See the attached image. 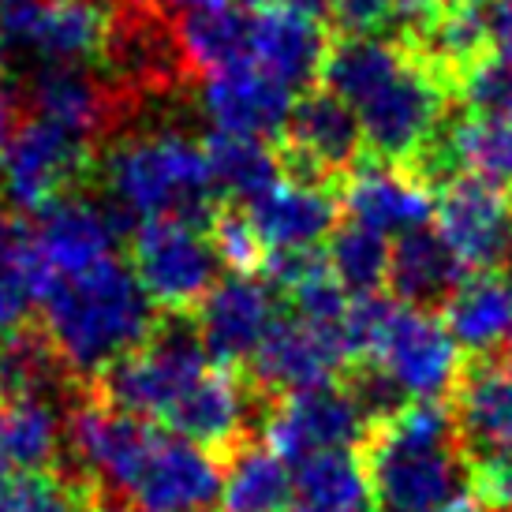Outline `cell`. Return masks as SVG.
Wrapping results in <instances>:
<instances>
[{"label": "cell", "instance_id": "7", "mask_svg": "<svg viewBox=\"0 0 512 512\" xmlns=\"http://www.w3.org/2000/svg\"><path fill=\"white\" fill-rule=\"evenodd\" d=\"M98 146L49 124L42 116L23 120L0 154V202L15 214H42L53 202L79 195L98 172Z\"/></svg>", "mask_w": 512, "mask_h": 512}, {"label": "cell", "instance_id": "19", "mask_svg": "<svg viewBox=\"0 0 512 512\" xmlns=\"http://www.w3.org/2000/svg\"><path fill=\"white\" fill-rule=\"evenodd\" d=\"M247 214L258 228V240L266 251H299V247H318L329 240L344 221L341 191L318 184H299V180H277L270 191L258 199L243 202Z\"/></svg>", "mask_w": 512, "mask_h": 512}, {"label": "cell", "instance_id": "9", "mask_svg": "<svg viewBox=\"0 0 512 512\" xmlns=\"http://www.w3.org/2000/svg\"><path fill=\"white\" fill-rule=\"evenodd\" d=\"M277 154L288 180L341 191L344 180L367 161V139L348 101L326 86H311L292 101Z\"/></svg>", "mask_w": 512, "mask_h": 512}, {"label": "cell", "instance_id": "39", "mask_svg": "<svg viewBox=\"0 0 512 512\" xmlns=\"http://www.w3.org/2000/svg\"><path fill=\"white\" fill-rule=\"evenodd\" d=\"M165 12H195V8H214V4H228V0H157Z\"/></svg>", "mask_w": 512, "mask_h": 512}, {"label": "cell", "instance_id": "12", "mask_svg": "<svg viewBox=\"0 0 512 512\" xmlns=\"http://www.w3.org/2000/svg\"><path fill=\"white\" fill-rule=\"evenodd\" d=\"M247 378L266 400H277L285 393H299L311 385H326L341 378L352 367L348 348L341 337V322H311L303 314L288 311L281 314L266 341L258 344V352L247 363Z\"/></svg>", "mask_w": 512, "mask_h": 512}, {"label": "cell", "instance_id": "34", "mask_svg": "<svg viewBox=\"0 0 512 512\" xmlns=\"http://www.w3.org/2000/svg\"><path fill=\"white\" fill-rule=\"evenodd\" d=\"M460 105L471 113L501 116L512 128V53H490L475 72L460 83Z\"/></svg>", "mask_w": 512, "mask_h": 512}, {"label": "cell", "instance_id": "24", "mask_svg": "<svg viewBox=\"0 0 512 512\" xmlns=\"http://www.w3.org/2000/svg\"><path fill=\"white\" fill-rule=\"evenodd\" d=\"M441 318L456 344L468 348V356L512 344V270L468 273V281L445 303Z\"/></svg>", "mask_w": 512, "mask_h": 512}, {"label": "cell", "instance_id": "4", "mask_svg": "<svg viewBox=\"0 0 512 512\" xmlns=\"http://www.w3.org/2000/svg\"><path fill=\"white\" fill-rule=\"evenodd\" d=\"M101 184L124 217H184L210 228L221 187L214 180L206 143L176 128H154L113 139L101 161Z\"/></svg>", "mask_w": 512, "mask_h": 512}, {"label": "cell", "instance_id": "10", "mask_svg": "<svg viewBox=\"0 0 512 512\" xmlns=\"http://www.w3.org/2000/svg\"><path fill=\"white\" fill-rule=\"evenodd\" d=\"M367 415L341 382L311 385L270 400L262 419V441L292 468L322 453H356L367 438Z\"/></svg>", "mask_w": 512, "mask_h": 512}, {"label": "cell", "instance_id": "22", "mask_svg": "<svg viewBox=\"0 0 512 512\" xmlns=\"http://www.w3.org/2000/svg\"><path fill=\"white\" fill-rule=\"evenodd\" d=\"M202 113L210 116L214 131L281 139L292 113V90L258 72L255 64H240L202 83Z\"/></svg>", "mask_w": 512, "mask_h": 512}, {"label": "cell", "instance_id": "38", "mask_svg": "<svg viewBox=\"0 0 512 512\" xmlns=\"http://www.w3.org/2000/svg\"><path fill=\"white\" fill-rule=\"evenodd\" d=\"M438 512H501V509H494V505H486L479 494H464V498H456V501H449L445 509H438Z\"/></svg>", "mask_w": 512, "mask_h": 512}, {"label": "cell", "instance_id": "36", "mask_svg": "<svg viewBox=\"0 0 512 512\" xmlns=\"http://www.w3.org/2000/svg\"><path fill=\"white\" fill-rule=\"evenodd\" d=\"M243 4H251V8H266V4H281V8H296V12H311V15H329L333 12V4L337 0H243Z\"/></svg>", "mask_w": 512, "mask_h": 512}, {"label": "cell", "instance_id": "32", "mask_svg": "<svg viewBox=\"0 0 512 512\" xmlns=\"http://www.w3.org/2000/svg\"><path fill=\"white\" fill-rule=\"evenodd\" d=\"M38 307V266L30 255L27 225L12 221L0 240V337L30 326Z\"/></svg>", "mask_w": 512, "mask_h": 512}, {"label": "cell", "instance_id": "27", "mask_svg": "<svg viewBox=\"0 0 512 512\" xmlns=\"http://www.w3.org/2000/svg\"><path fill=\"white\" fill-rule=\"evenodd\" d=\"M445 146L456 176L471 172L498 187H512V128L501 116L471 113L456 105L445 124Z\"/></svg>", "mask_w": 512, "mask_h": 512}, {"label": "cell", "instance_id": "1", "mask_svg": "<svg viewBox=\"0 0 512 512\" xmlns=\"http://www.w3.org/2000/svg\"><path fill=\"white\" fill-rule=\"evenodd\" d=\"M322 86L356 109L370 161L408 172L460 105L453 86L412 45L393 38L333 34Z\"/></svg>", "mask_w": 512, "mask_h": 512}, {"label": "cell", "instance_id": "15", "mask_svg": "<svg viewBox=\"0 0 512 512\" xmlns=\"http://www.w3.org/2000/svg\"><path fill=\"white\" fill-rule=\"evenodd\" d=\"M277 318V288L255 273H232L202 299L195 326L217 367L240 370L251 363Z\"/></svg>", "mask_w": 512, "mask_h": 512}, {"label": "cell", "instance_id": "6", "mask_svg": "<svg viewBox=\"0 0 512 512\" xmlns=\"http://www.w3.org/2000/svg\"><path fill=\"white\" fill-rule=\"evenodd\" d=\"M214 367L191 314H161L150 341L116 359L90 382V393L116 412L161 423L187 385Z\"/></svg>", "mask_w": 512, "mask_h": 512}, {"label": "cell", "instance_id": "3", "mask_svg": "<svg viewBox=\"0 0 512 512\" xmlns=\"http://www.w3.org/2000/svg\"><path fill=\"white\" fill-rule=\"evenodd\" d=\"M38 307L60 359L86 385L109 363L150 341L157 329L154 299L116 255L83 273L42 281Z\"/></svg>", "mask_w": 512, "mask_h": 512}, {"label": "cell", "instance_id": "18", "mask_svg": "<svg viewBox=\"0 0 512 512\" xmlns=\"http://www.w3.org/2000/svg\"><path fill=\"white\" fill-rule=\"evenodd\" d=\"M434 187L423 184L415 172L382 165V161H363L341 184L344 217L359 225L374 228L382 236L408 232V228L430 225L434 221Z\"/></svg>", "mask_w": 512, "mask_h": 512}, {"label": "cell", "instance_id": "13", "mask_svg": "<svg viewBox=\"0 0 512 512\" xmlns=\"http://www.w3.org/2000/svg\"><path fill=\"white\" fill-rule=\"evenodd\" d=\"M131 217H124L113 202L101 206L83 195L53 202L49 210L34 214L27 228L30 255L38 266V292L49 277H68L98 266L105 258H113L116 236L128 232Z\"/></svg>", "mask_w": 512, "mask_h": 512}, {"label": "cell", "instance_id": "2", "mask_svg": "<svg viewBox=\"0 0 512 512\" xmlns=\"http://www.w3.org/2000/svg\"><path fill=\"white\" fill-rule=\"evenodd\" d=\"M374 512H438L471 490V468L449 400L415 397L370 423L359 441Z\"/></svg>", "mask_w": 512, "mask_h": 512}, {"label": "cell", "instance_id": "26", "mask_svg": "<svg viewBox=\"0 0 512 512\" xmlns=\"http://www.w3.org/2000/svg\"><path fill=\"white\" fill-rule=\"evenodd\" d=\"M64 441V412L53 397L0 400V460L19 471H53Z\"/></svg>", "mask_w": 512, "mask_h": 512}, {"label": "cell", "instance_id": "41", "mask_svg": "<svg viewBox=\"0 0 512 512\" xmlns=\"http://www.w3.org/2000/svg\"><path fill=\"white\" fill-rule=\"evenodd\" d=\"M8 225H12V221H8V217H0V240H4V232H8Z\"/></svg>", "mask_w": 512, "mask_h": 512}, {"label": "cell", "instance_id": "16", "mask_svg": "<svg viewBox=\"0 0 512 512\" xmlns=\"http://www.w3.org/2000/svg\"><path fill=\"white\" fill-rule=\"evenodd\" d=\"M445 400L468 460L512 445V344L471 352Z\"/></svg>", "mask_w": 512, "mask_h": 512}, {"label": "cell", "instance_id": "14", "mask_svg": "<svg viewBox=\"0 0 512 512\" xmlns=\"http://www.w3.org/2000/svg\"><path fill=\"white\" fill-rule=\"evenodd\" d=\"M370 363H382L408 397L445 400L460 374V344L449 333L445 318L430 311H415L397 303L385 326V337Z\"/></svg>", "mask_w": 512, "mask_h": 512}, {"label": "cell", "instance_id": "25", "mask_svg": "<svg viewBox=\"0 0 512 512\" xmlns=\"http://www.w3.org/2000/svg\"><path fill=\"white\" fill-rule=\"evenodd\" d=\"M292 464L266 441H243L225 464L221 512H288L296 501Z\"/></svg>", "mask_w": 512, "mask_h": 512}, {"label": "cell", "instance_id": "21", "mask_svg": "<svg viewBox=\"0 0 512 512\" xmlns=\"http://www.w3.org/2000/svg\"><path fill=\"white\" fill-rule=\"evenodd\" d=\"M116 30V0H42L23 49L45 64H105Z\"/></svg>", "mask_w": 512, "mask_h": 512}, {"label": "cell", "instance_id": "11", "mask_svg": "<svg viewBox=\"0 0 512 512\" xmlns=\"http://www.w3.org/2000/svg\"><path fill=\"white\" fill-rule=\"evenodd\" d=\"M434 228L453 247L468 273L512 270V199L509 187H498L460 172L438 187Z\"/></svg>", "mask_w": 512, "mask_h": 512}, {"label": "cell", "instance_id": "17", "mask_svg": "<svg viewBox=\"0 0 512 512\" xmlns=\"http://www.w3.org/2000/svg\"><path fill=\"white\" fill-rule=\"evenodd\" d=\"M333 30L322 27V19L311 12L266 4L255 8L251 19V64L258 72H266L281 86L311 90L314 79H322Z\"/></svg>", "mask_w": 512, "mask_h": 512}, {"label": "cell", "instance_id": "30", "mask_svg": "<svg viewBox=\"0 0 512 512\" xmlns=\"http://www.w3.org/2000/svg\"><path fill=\"white\" fill-rule=\"evenodd\" d=\"M94 486L83 475L19 471L0 460V512H90Z\"/></svg>", "mask_w": 512, "mask_h": 512}, {"label": "cell", "instance_id": "29", "mask_svg": "<svg viewBox=\"0 0 512 512\" xmlns=\"http://www.w3.org/2000/svg\"><path fill=\"white\" fill-rule=\"evenodd\" d=\"M206 157L221 195L232 202H251L262 191H270L277 180H285L281 154L266 139L255 135H232V131H214L206 139Z\"/></svg>", "mask_w": 512, "mask_h": 512}, {"label": "cell", "instance_id": "5", "mask_svg": "<svg viewBox=\"0 0 512 512\" xmlns=\"http://www.w3.org/2000/svg\"><path fill=\"white\" fill-rule=\"evenodd\" d=\"M120 434L98 494L128 498L154 512H214L225 486V460L195 441L131 419Z\"/></svg>", "mask_w": 512, "mask_h": 512}, {"label": "cell", "instance_id": "35", "mask_svg": "<svg viewBox=\"0 0 512 512\" xmlns=\"http://www.w3.org/2000/svg\"><path fill=\"white\" fill-rule=\"evenodd\" d=\"M19 131V94L8 83H0V154Z\"/></svg>", "mask_w": 512, "mask_h": 512}, {"label": "cell", "instance_id": "37", "mask_svg": "<svg viewBox=\"0 0 512 512\" xmlns=\"http://www.w3.org/2000/svg\"><path fill=\"white\" fill-rule=\"evenodd\" d=\"M90 512H154V509H143V505H135V501H124V498H116V494H98V490H94V509Z\"/></svg>", "mask_w": 512, "mask_h": 512}, {"label": "cell", "instance_id": "28", "mask_svg": "<svg viewBox=\"0 0 512 512\" xmlns=\"http://www.w3.org/2000/svg\"><path fill=\"white\" fill-rule=\"evenodd\" d=\"M288 512H374L367 471L356 453H322L296 468V501Z\"/></svg>", "mask_w": 512, "mask_h": 512}, {"label": "cell", "instance_id": "33", "mask_svg": "<svg viewBox=\"0 0 512 512\" xmlns=\"http://www.w3.org/2000/svg\"><path fill=\"white\" fill-rule=\"evenodd\" d=\"M210 240L232 273H258L266 262V243L258 240V228L247 214V206L221 202L210 221Z\"/></svg>", "mask_w": 512, "mask_h": 512}, {"label": "cell", "instance_id": "20", "mask_svg": "<svg viewBox=\"0 0 512 512\" xmlns=\"http://www.w3.org/2000/svg\"><path fill=\"white\" fill-rule=\"evenodd\" d=\"M464 281H468V266L434 225L408 228L389 247L385 288L404 307L441 314Z\"/></svg>", "mask_w": 512, "mask_h": 512}, {"label": "cell", "instance_id": "31", "mask_svg": "<svg viewBox=\"0 0 512 512\" xmlns=\"http://www.w3.org/2000/svg\"><path fill=\"white\" fill-rule=\"evenodd\" d=\"M389 247L382 232L359 225L352 217H344L337 232L329 236L326 258L333 277L341 281L352 296H367V292H382L385 273H389Z\"/></svg>", "mask_w": 512, "mask_h": 512}, {"label": "cell", "instance_id": "8", "mask_svg": "<svg viewBox=\"0 0 512 512\" xmlns=\"http://www.w3.org/2000/svg\"><path fill=\"white\" fill-rule=\"evenodd\" d=\"M217 255L206 228L184 217H150L131 228V270L161 314H195L217 285Z\"/></svg>", "mask_w": 512, "mask_h": 512}, {"label": "cell", "instance_id": "23", "mask_svg": "<svg viewBox=\"0 0 512 512\" xmlns=\"http://www.w3.org/2000/svg\"><path fill=\"white\" fill-rule=\"evenodd\" d=\"M251 19H255L251 4H214V8L180 12L176 42L184 53L187 75L195 83H206L228 68L251 64Z\"/></svg>", "mask_w": 512, "mask_h": 512}, {"label": "cell", "instance_id": "40", "mask_svg": "<svg viewBox=\"0 0 512 512\" xmlns=\"http://www.w3.org/2000/svg\"><path fill=\"white\" fill-rule=\"evenodd\" d=\"M438 12H456V8H471V4H483V0H430Z\"/></svg>", "mask_w": 512, "mask_h": 512}]
</instances>
